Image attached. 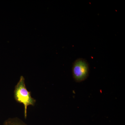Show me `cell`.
<instances>
[{
  "label": "cell",
  "instance_id": "obj_1",
  "mask_svg": "<svg viewBox=\"0 0 125 125\" xmlns=\"http://www.w3.org/2000/svg\"><path fill=\"white\" fill-rule=\"evenodd\" d=\"M14 96L17 102L24 105V117L27 118L28 106H34L36 101L31 97V93L27 89L25 83V79L23 76H21L19 81L15 87Z\"/></svg>",
  "mask_w": 125,
  "mask_h": 125
},
{
  "label": "cell",
  "instance_id": "obj_2",
  "mask_svg": "<svg viewBox=\"0 0 125 125\" xmlns=\"http://www.w3.org/2000/svg\"><path fill=\"white\" fill-rule=\"evenodd\" d=\"M90 72L89 63L85 59L79 58L74 62L72 67V73L74 80L80 83L88 77Z\"/></svg>",
  "mask_w": 125,
  "mask_h": 125
},
{
  "label": "cell",
  "instance_id": "obj_3",
  "mask_svg": "<svg viewBox=\"0 0 125 125\" xmlns=\"http://www.w3.org/2000/svg\"><path fill=\"white\" fill-rule=\"evenodd\" d=\"M4 125H27L22 120L18 117L9 118L5 121Z\"/></svg>",
  "mask_w": 125,
  "mask_h": 125
}]
</instances>
